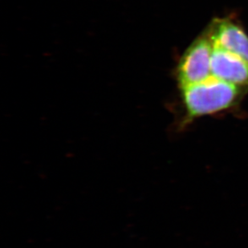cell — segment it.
Returning <instances> with one entry per match:
<instances>
[{"mask_svg":"<svg viewBox=\"0 0 248 248\" xmlns=\"http://www.w3.org/2000/svg\"><path fill=\"white\" fill-rule=\"evenodd\" d=\"M183 115L178 130L185 129L201 117L219 114L236 108L248 93L247 89L213 76L202 82L179 88Z\"/></svg>","mask_w":248,"mask_h":248,"instance_id":"6da1fadb","label":"cell"},{"mask_svg":"<svg viewBox=\"0 0 248 248\" xmlns=\"http://www.w3.org/2000/svg\"><path fill=\"white\" fill-rule=\"evenodd\" d=\"M213 40L206 28L181 56L175 69L178 89L202 82L212 77L211 59Z\"/></svg>","mask_w":248,"mask_h":248,"instance_id":"7a4b0ae2","label":"cell"},{"mask_svg":"<svg viewBox=\"0 0 248 248\" xmlns=\"http://www.w3.org/2000/svg\"><path fill=\"white\" fill-rule=\"evenodd\" d=\"M214 45L248 62V35L229 18H217L207 27Z\"/></svg>","mask_w":248,"mask_h":248,"instance_id":"3957f363","label":"cell"},{"mask_svg":"<svg viewBox=\"0 0 248 248\" xmlns=\"http://www.w3.org/2000/svg\"><path fill=\"white\" fill-rule=\"evenodd\" d=\"M211 73L214 78L248 91V61L216 45L211 59Z\"/></svg>","mask_w":248,"mask_h":248,"instance_id":"277c9868","label":"cell"}]
</instances>
